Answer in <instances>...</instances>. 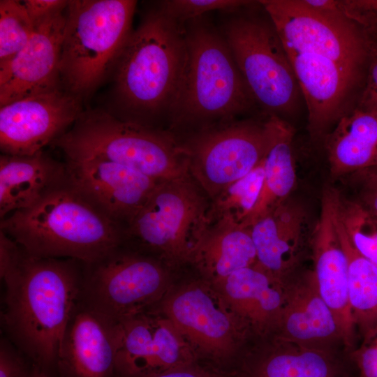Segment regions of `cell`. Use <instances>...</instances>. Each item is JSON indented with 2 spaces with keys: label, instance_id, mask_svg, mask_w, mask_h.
Wrapping results in <instances>:
<instances>
[{
  "label": "cell",
  "instance_id": "obj_1",
  "mask_svg": "<svg viewBox=\"0 0 377 377\" xmlns=\"http://www.w3.org/2000/svg\"><path fill=\"white\" fill-rule=\"evenodd\" d=\"M83 267L78 260L35 257L22 249L2 279L3 336L48 374L56 369L62 338L79 300Z\"/></svg>",
  "mask_w": 377,
  "mask_h": 377
},
{
  "label": "cell",
  "instance_id": "obj_2",
  "mask_svg": "<svg viewBox=\"0 0 377 377\" xmlns=\"http://www.w3.org/2000/svg\"><path fill=\"white\" fill-rule=\"evenodd\" d=\"M185 26L158 7L133 31L115 68L111 113L126 121L163 128L175 99L185 60Z\"/></svg>",
  "mask_w": 377,
  "mask_h": 377
},
{
  "label": "cell",
  "instance_id": "obj_3",
  "mask_svg": "<svg viewBox=\"0 0 377 377\" xmlns=\"http://www.w3.org/2000/svg\"><path fill=\"white\" fill-rule=\"evenodd\" d=\"M184 26V66L167 127L176 136L237 119L257 105L221 28L205 15Z\"/></svg>",
  "mask_w": 377,
  "mask_h": 377
},
{
  "label": "cell",
  "instance_id": "obj_4",
  "mask_svg": "<svg viewBox=\"0 0 377 377\" xmlns=\"http://www.w3.org/2000/svg\"><path fill=\"white\" fill-rule=\"evenodd\" d=\"M2 231L29 255L93 262L124 243V228L68 180L30 207L1 219Z\"/></svg>",
  "mask_w": 377,
  "mask_h": 377
},
{
  "label": "cell",
  "instance_id": "obj_5",
  "mask_svg": "<svg viewBox=\"0 0 377 377\" xmlns=\"http://www.w3.org/2000/svg\"><path fill=\"white\" fill-rule=\"evenodd\" d=\"M52 145L64 159L108 161L158 181L189 177L186 156L174 133L124 121L108 111L83 112Z\"/></svg>",
  "mask_w": 377,
  "mask_h": 377
},
{
  "label": "cell",
  "instance_id": "obj_6",
  "mask_svg": "<svg viewBox=\"0 0 377 377\" xmlns=\"http://www.w3.org/2000/svg\"><path fill=\"white\" fill-rule=\"evenodd\" d=\"M136 1L71 0L66 9L62 87L82 98L114 69L133 32Z\"/></svg>",
  "mask_w": 377,
  "mask_h": 377
},
{
  "label": "cell",
  "instance_id": "obj_7",
  "mask_svg": "<svg viewBox=\"0 0 377 377\" xmlns=\"http://www.w3.org/2000/svg\"><path fill=\"white\" fill-rule=\"evenodd\" d=\"M209 207L190 177L161 181L124 228L123 244L168 266L190 262L209 225Z\"/></svg>",
  "mask_w": 377,
  "mask_h": 377
},
{
  "label": "cell",
  "instance_id": "obj_8",
  "mask_svg": "<svg viewBox=\"0 0 377 377\" xmlns=\"http://www.w3.org/2000/svg\"><path fill=\"white\" fill-rule=\"evenodd\" d=\"M168 266L124 244L84 263L79 300L114 323L154 308L169 291Z\"/></svg>",
  "mask_w": 377,
  "mask_h": 377
},
{
  "label": "cell",
  "instance_id": "obj_9",
  "mask_svg": "<svg viewBox=\"0 0 377 377\" xmlns=\"http://www.w3.org/2000/svg\"><path fill=\"white\" fill-rule=\"evenodd\" d=\"M221 30L244 82L265 114L282 118L294 112L301 90L288 52L269 17L235 14Z\"/></svg>",
  "mask_w": 377,
  "mask_h": 377
},
{
  "label": "cell",
  "instance_id": "obj_10",
  "mask_svg": "<svg viewBox=\"0 0 377 377\" xmlns=\"http://www.w3.org/2000/svg\"><path fill=\"white\" fill-rule=\"evenodd\" d=\"M272 133V115L234 119L176 136L188 173L211 200L260 164Z\"/></svg>",
  "mask_w": 377,
  "mask_h": 377
},
{
  "label": "cell",
  "instance_id": "obj_11",
  "mask_svg": "<svg viewBox=\"0 0 377 377\" xmlns=\"http://www.w3.org/2000/svg\"><path fill=\"white\" fill-rule=\"evenodd\" d=\"M259 3L286 50L326 57L364 83L370 40L340 11H318L302 0Z\"/></svg>",
  "mask_w": 377,
  "mask_h": 377
},
{
  "label": "cell",
  "instance_id": "obj_12",
  "mask_svg": "<svg viewBox=\"0 0 377 377\" xmlns=\"http://www.w3.org/2000/svg\"><path fill=\"white\" fill-rule=\"evenodd\" d=\"M151 311L167 317L195 351L215 360L235 355L251 332L205 279L169 290Z\"/></svg>",
  "mask_w": 377,
  "mask_h": 377
},
{
  "label": "cell",
  "instance_id": "obj_13",
  "mask_svg": "<svg viewBox=\"0 0 377 377\" xmlns=\"http://www.w3.org/2000/svg\"><path fill=\"white\" fill-rule=\"evenodd\" d=\"M81 101L61 88L0 107L2 154L29 156L43 151L80 117Z\"/></svg>",
  "mask_w": 377,
  "mask_h": 377
},
{
  "label": "cell",
  "instance_id": "obj_14",
  "mask_svg": "<svg viewBox=\"0 0 377 377\" xmlns=\"http://www.w3.org/2000/svg\"><path fill=\"white\" fill-rule=\"evenodd\" d=\"M119 324L117 377H149L195 362L193 348L158 312L141 313Z\"/></svg>",
  "mask_w": 377,
  "mask_h": 377
},
{
  "label": "cell",
  "instance_id": "obj_15",
  "mask_svg": "<svg viewBox=\"0 0 377 377\" xmlns=\"http://www.w3.org/2000/svg\"><path fill=\"white\" fill-rule=\"evenodd\" d=\"M340 198V193L330 187L323 193L320 214L311 237L312 272L349 353L355 348V327L348 300V260L338 230Z\"/></svg>",
  "mask_w": 377,
  "mask_h": 377
},
{
  "label": "cell",
  "instance_id": "obj_16",
  "mask_svg": "<svg viewBox=\"0 0 377 377\" xmlns=\"http://www.w3.org/2000/svg\"><path fill=\"white\" fill-rule=\"evenodd\" d=\"M64 160L73 187L124 230L161 182L108 161Z\"/></svg>",
  "mask_w": 377,
  "mask_h": 377
},
{
  "label": "cell",
  "instance_id": "obj_17",
  "mask_svg": "<svg viewBox=\"0 0 377 377\" xmlns=\"http://www.w3.org/2000/svg\"><path fill=\"white\" fill-rule=\"evenodd\" d=\"M66 13L39 24L27 45L0 64V107L62 87L60 75Z\"/></svg>",
  "mask_w": 377,
  "mask_h": 377
},
{
  "label": "cell",
  "instance_id": "obj_18",
  "mask_svg": "<svg viewBox=\"0 0 377 377\" xmlns=\"http://www.w3.org/2000/svg\"><path fill=\"white\" fill-rule=\"evenodd\" d=\"M120 336L119 323L106 319L78 300L57 357L60 377H117Z\"/></svg>",
  "mask_w": 377,
  "mask_h": 377
},
{
  "label": "cell",
  "instance_id": "obj_19",
  "mask_svg": "<svg viewBox=\"0 0 377 377\" xmlns=\"http://www.w3.org/2000/svg\"><path fill=\"white\" fill-rule=\"evenodd\" d=\"M287 52L307 108L311 136L325 138L329 129L350 111L353 92L363 88L364 82L326 57Z\"/></svg>",
  "mask_w": 377,
  "mask_h": 377
},
{
  "label": "cell",
  "instance_id": "obj_20",
  "mask_svg": "<svg viewBox=\"0 0 377 377\" xmlns=\"http://www.w3.org/2000/svg\"><path fill=\"white\" fill-rule=\"evenodd\" d=\"M246 355L235 377H351V360L339 348L309 346L267 335Z\"/></svg>",
  "mask_w": 377,
  "mask_h": 377
},
{
  "label": "cell",
  "instance_id": "obj_21",
  "mask_svg": "<svg viewBox=\"0 0 377 377\" xmlns=\"http://www.w3.org/2000/svg\"><path fill=\"white\" fill-rule=\"evenodd\" d=\"M270 335L309 346L344 348L336 319L312 271L298 276L293 273L287 279L285 302Z\"/></svg>",
  "mask_w": 377,
  "mask_h": 377
},
{
  "label": "cell",
  "instance_id": "obj_22",
  "mask_svg": "<svg viewBox=\"0 0 377 377\" xmlns=\"http://www.w3.org/2000/svg\"><path fill=\"white\" fill-rule=\"evenodd\" d=\"M287 279L276 277L256 263L213 286L251 332L262 337L275 328L286 299Z\"/></svg>",
  "mask_w": 377,
  "mask_h": 377
},
{
  "label": "cell",
  "instance_id": "obj_23",
  "mask_svg": "<svg viewBox=\"0 0 377 377\" xmlns=\"http://www.w3.org/2000/svg\"><path fill=\"white\" fill-rule=\"evenodd\" d=\"M256 263L281 279L294 273L308 231L305 210L287 200L250 227Z\"/></svg>",
  "mask_w": 377,
  "mask_h": 377
},
{
  "label": "cell",
  "instance_id": "obj_24",
  "mask_svg": "<svg viewBox=\"0 0 377 377\" xmlns=\"http://www.w3.org/2000/svg\"><path fill=\"white\" fill-rule=\"evenodd\" d=\"M68 180L66 161L44 150L29 156H0V218L31 207Z\"/></svg>",
  "mask_w": 377,
  "mask_h": 377
},
{
  "label": "cell",
  "instance_id": "obj_25",
  "mask_svg": "<svg viewBox=\"0 0 377 377\" xmlns=\"http://www.w3.org/2000/svg\"><path fill=\"white\" fill-rule=\"evenodd\" d=\"M205 279L219 283L232 273L256 263L250 228L226 221L209 225L190 260Z\"/></svg>",
  "mask_w": 377,
  "mask_h": 377
},
{
  "label": "cell",
  "instance_id": "obj_26",
  "mask_svg": "<svg viewBox=\"0 0 377 377\" xmlns=\"http://www.w3.org/2000/svg\"><path fill=\"white\" fill-rule=\"evenodd\" d=\"M334 175L377 165V112L356 106L325 137Z\"/></svg>",
  "mask_w": 377,
  "mask_h": 377
},
{
  "label": "cell",
  "instance_id": "obj_27",
  "mask_svg": "<svg viewBox=\"0 0 377 377\" xmlns=\"http://www.w3.org/2000/svg\"><path fill=\"white\" fill-rule=\"evenodd\" d=\"M293 128L283 119L272 115V133L264 156V178L255 207L245 226H251L283 203L296 184L293 152Z\"/></svg>",
  "mask_w": 377,
  "mask_h": 377
},
{
  "label": "cell",
  "instance_id": "obj_28",
  "mask_svg": "<svg viewBox=\"0 0 377 377\" xmlns=\"http://www.w3.org/2000/svg\"><path fill=\"white\" fill-rule=\"evenodd\" d=\"M338 230L348 260V300L353 320L362 338L377 328V265L351 244L339 216Z\"/></svg>",
  "mask_w": 377,
  "mask_h": 377
},
{
  "label": "cell",
  "instance_id": "obj_29",
  "mask_svg": "<svg viewBox=\"0 0 377 377\" xmlns=\"http://www.w3.org/2000/svg\"><path fill=\"white\" fill-rule=\"evenodd\" d=\"M263 178V160L249 173L229 185L210 200L209 224L222 221L246 227L258 199Z\"/></svg>",
  "mask_w": 377,
  "mask_h": 377
},
{
  "label": "cell",
  "instance_id": "obj_30",
  "mask_svg": "<svg viewBox=\"0 0 377 377\" xmlns=\"http://www.w3.org/2000/svg\"><path fill=\"white\" fill-rule=\"evenodd\" d=\"M36 29L23 3L0 1V64L17 52L28 43Z\"/></svg>",
  "mask_w": 377,
  "mask_h": 377
},
{
  "label": "cell",
  "instance_id": "obj_31",
  "mask_svg": "<svg viewBox=\"0 0 377 377\" xmlns=\"http://www.w3.org/2000/svg\"><path fill=\"white\" fill-rule=\"evenodd\" d=\"M339 216L348 239L355 249L377 265V217L359 202L339 201Z\"/></svg>",
  "mask_w": 377,
  "mask_h": 377
},
{
  "label": "cell",
  "instance_id": "obj_32",
  "mask_svg": "<svg viewBox=\"0 0 377 377\" xmlns=\"http://www.w3.org/2000/svg\"><path fill=\"white\" fill-rule=\"evenodd\" d=\"M251 2L241 0H166L160 1L158 8L169 18L185 24L211 11L233 13L250 6Z\"/></svg>",
  "mask_w": 377,
  "mask_h": 377
},
{
  "label": "cell",
  "instance_id": "obj_33",
  "mask_svg": "<svg viewBox=\"0 0 377 377\" xmlns=\"http://www.w3.org/2000/svg\"><path fill=\"white\" fill-rule=\"evenodd\" d=\"M338 6L370 41H377V0H338Z\"/></svg>",
  "mask_w": 377,
  "mask_h": 377
},
{
  "label": "cell",
  "instance_id": "obj_34",
  "mask_svg": "<svg viewBox=\"0 0 377 377\" xmlns=\"http://www.w3.org/2000/svg\"><path fill=\"white\" fill-rule=\"evenodd\" d=\"M28 361L30 360L7 337H1L0 377H28L33 367Z\"/></svg>",
  "mask_w": 377,
  "mask_h": 377
},
{
  "label": "cell",
  "instance_id": "obj_35",
  "mask_svg": "<svg viewBox=\"0 0 377 377\" xmlns=\"http://www.w3.org/2000/svg\"><path fill=\"white\" fill-rule=\"evenodd\" d=\"M348 356L358 370L359 377H377V328L362 337V342Z\"/></svg>",
  "mask_w": 377,
  "mask_h": 377
},
{
  "label": "cell",
  "instance_id": "obj_36",
  "mask_svg": "<svg viewBox=\"0 0 377 377\" xmlns=\"http://www.w3.org/2000/svg\"><path fill=\"white\" fill-rule=\"evenodd\" d=\"M22 3L36 27L45 20L64 12L68 6V1L26 0Z\"/></svg>",
  "mask_w": 377,
  "mask_h": 377
},
{
  "label": "cell",
  "instance_id": "obj_37",
  "mask_svg": "<svg viewBox=\"0 0 377 377\" xmlns=\"http://www.w3.org/2000/svg\"><path fill=\"white\" fill-rule=\"evenodd\" d=\"M362 171L361 200L359 203L370 214L377 217V165Z\"/></svg>",
  "mask_w": 377,
  "mask_h": 377
},
{
  "label": "cell",
  "instance_id": "obj_38",
  "mask_svg": "<svg viewBox=\"0 0 377 377\" xmlns=\"http://www.w3.org/2000/svg\"><path fill=\"white\" fill-rule=\"evenodd\" d=\"M377 96V41H370L365 80L357 103Z\"/></svg>",
  "mask_w": 377,
  "mask_h": 377
},
{
  "label": "cell",
  "instance_id": "obj_39",
  "mask_svg": "<svg viewBox=\"0 0 377 377\" xmlns=\"http://www.w3.org/2000/svg\"><path fill=\"white\" fill-rule=\"evenodd\" d=\"M149 377H224L220 373L198 365L196 362L177 367Z\"/></svg>",
  "mask_w": 377,
  "mask_h": 377
},
{
  "label": "cell",
  "instance_id": "obj_40",
  "mask_svg": "<svg viewBox=\"0 0 377 377\" xmlns=\"http://www.w3.org/2000/svg\"><path fill=\"white\" fill-rule=\"evenodd\" d=\"M356 106L377 112V96L366 101L359 102L356 104Z\"/></svg>",
  "mask_w": 377,
  "mask_h": 377
},
{
  "label": "cell",
  "instance_id": "obj_41",
  "mask_svg": "<svg viewBox=\"0 0 377 377\" xmlns=\"http://www.w3.org/2000/svg\"><path fill=\"white\" fill-rule=\"evenodd\" d=\"M28 377H51L50 374L33 364Z\"/></svg>",
  "mask_w": 377,
  "mask_h": 377
}]
</instances>
